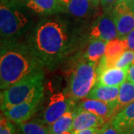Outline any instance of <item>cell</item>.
<instances>
[{
  "label": "cell",
  "mask_w": 134,
  "mask_h": 134,
  "mask_svg": "<svg viewBox=\"0 0 134 134\" xmlns=\"http://www.w3.org/2000/svg\"><path fill=\"white\" fill-rule=\"evenodd\" d=\"M125 40L127 45V48L130 50H134V30L128 34V36Z\"/></svg>",
  "instance_id": "d4e9b609"
},
{
  "label": "cell",
  "mask_w": 134,
  "mask_h": 134,
  "mask_svg": "<svg viewBox=\"0 0 134 134\" xmlns=\"http://www.w3.org/2000/svg\"><path fill=\"white\" fill-rule=\"evenodd\" d=\"M119 94V86H109L97 83L86 98L105 101L110 104H115Z\"/></svg>",
  "instance_id": "5bb4252c"
},
{
  "label": "cell",
  "mask_w": 134,
  "mask_h": 134,
  "mask_svg": "<svg viewBox=\"0 0 134 134\" xmlns=\"http://www.w3.org/2000/svg\"><path fill=\"white\" fill-rule=\"evenodd\" d=\"M127 48L126 40L116 38L107 44L105 58L109 66H114V64L120 56Z\"/></svg>",
  "instance_id": "e0dca14e"
},
{
  "label": "cell",
  "mask_w": 134,
  "mask_h": 134,
  "mask_svg": "<svg viewBox=\"0 0 134 134\" xmlns=\"http://www.w3.org/2000/svg\"><path fill=\"white\" fill-rule=\"evenodd\" d=\"M97 81V63L83 60L77 65L70 77L68 95L75 100L86 98Z\"/></svg>",
  "instance_id": "277c9868"
},
{
  "label": "cell",
  "mask_w": 134,
  "mask_h": 134,
  "mask_svg": "<svg viewBox=\"0 0 134 134\" xmlns=\"http://www.w3.org/2000/svg\"><path fill=\"white\" fill-rule=\"evenodd\" d=\"M0 134H18L13 122L5 115H2L0 121Z\"/></svg>",
  "instance_id": "7402d4cb"
},
{
  "label": "cell",
  "mask_w": 134,
  "mask_h": 134,
  "mask_svg": "<svg viewBox=\"0 0 134 134\" xmlns=\"http://www.w3.org/2000/svg\"><path fill=\"white\" fill-rule=\"evenodd\" d=\"M74 100L68 94L59 92L49 98V102L43 113V121L50 125L69 110H74Z\"/></svg>",
  "instance_id": "8992f818"
},
{
  "label": "cell",
  "mask_w": 134,
  "mask_h": 134,
  "mask_svg": "<svg viewBox=\"0 0 134 134\" xmlns=\"http://www.w3.org/2000/svg\"><path fill=\"white\" fill-rule=\"evenodd\" d=\"M115 107V104H110L100 100L86 98V100L81 102L77 107L91 112L96 115L104 118V119H107L114 115Z\"/></svg>",
  "instance_id": "7c38bea8"
},
{
  "label": "cell",
  "mask_w": 134,
  "mask_h": 134,
  "mask_svg": "<svg viewBox=\"0 0 134 134\" xmlns=\"http://www.w3.org/2000/svg\"><path fill=\"white\" fill-rule=\"evenodd\" d=\"M76 134H100V128H89L79 131Z\"/></svg>",
  "instance_id": "484cf974"
},
{
  "label": "cell",
  "mask_w": 134,
  "mask_h": 134,
  "mask_svg": "<svg viewBox=\"0 0 134 134\" xmlns=\"http://www.w3.org/2000/svg\"><path fill=\"white\" fill-rule=\"evenodd\" d=\"M29 23L27 16L6 0H1L0 31L3 40H14Z\"/></svg>",
  "instance_id": "5b68a950"
},
{
  "label": "cell",
  "mask_w": 134,
  "mask_h": 134,
  "mask_svg": "<svg viewBox=\"0 0 134 134\" xmlns=\"http://www.w3.org/2000/svg\"><path fill=\"white\" fill-rule=\"evenodd\" d=\"M108 42L99 39H92L86 49L84 58L91 62H99L101 58L105 55L107 44Z\"/></svg>",
  "instance_id": "d6986e66"
},
{
  "label": "cell",
  "mask_w": 134,
  "mask_h": 134,
  "mask_svg": "<svg viewBox=\"0 0 134 134\" xmlns=\"http://www.w3.org/2000/svg\"><path fill=\"white\" fill-rule=\"evenodd\" d=\"M75 116L71 133L76 134L79 131L89 128H100L104 125L105 119L91 112L75 107Z\"/></svg>",
  "instance_id": "9c48e42d"
},
{
  "label": "cell",
  "mask_w": 134,
  "mask_h": 134,
  "mask_svg": "<svg viewBox=\"0 0 134 134\" xmlns=\"http://www.w3.org/2000/svg\"><path fill=\"white\" fill-rule=\"evenodd\" d=\"M92 39H99L106 42H110L118 38V31L112 10H107L96 19L92 27Z\"/></svg>",
  "instance_id": "52a82bcc"
},
{
  "label": "cell",
  "mask_w": 134,
  "mask_h": 134,
  "mask_svg": "<svg viewBox=\"0 0 134 134\" xmlns=\"http://www.w3.org/2000/svg\"><path fill=\"white\" fill-rule=\"evenodd\" d=\"M90 2H91L94 5V6L96 7V6H97V5H98L99 3L100 2V0H90Z\"/></svg>",
  "instance_id": "83f0119b"
},
{
  "label": "cell",
  "mask_w": 134,
  "mask_h": 134,
  "mask_svg": "<svg viewBox=\"0 0 134 134\" xmlns=\"http://www.w3.org/2000/svg\"><path fill=\"white\" fill-rule=\"evenodd\" d=\"M134 62V50H127L116 60L114 66L124 69L129 67Z\"/></svg>",
  "instance_id": "44dd1931"
},
{
  "label": "cell",
  "mask_w": 134,
  "mask_h": 134,
  "mask_svg": "<svg viewBox=\"0 0 134 134\" xmlns=\"http://www.w3.org/2000/svg\"><path fill=\"white\" fill-rule=\"evenodd\" d=\"M110 122L121 133H129L134 129V101L113 115Z\"/></svg>",
  "instance_id": "30bf717a"
},
{
  "label": "cell",
  "mask_w": 134,
  "mask_h": 134,
  "mask_svg": "<svg viewBox=\"0 0 134 134\" xmlns=\"http://www.w3.org/2000/svg\"><path fill=\"white\" fill-rule=\"evenodd\" d=\"M40 120H31L18 125V134H49L48 125Z\"/></svg>",
  "instance_id": "ffe728a7"
},
{
  "label": "cell",
  "mask_w": 134,
  "mask_h": 134,
  "mask_svg": "<svg viewBox=\"0 0 134 134\" xmlns=\"http://www.w3.org/2000/svg\"><path fill=\"white\" fill-rule=\"evenodd\" d=\"M100 134H123L111 125V123H107L100 127Z\"/></svg>",
  "instance_id": "603a6c76"
},
{
  "label": "cell",
  "mask_w": 134,
  "mask_h": 134,
  "mask_svg": "<svg viewBox=\"0 0 134 134\" xmlns=\"http://www.w3.org/2000/svg\"><path fill=\"white\" fill-rule=\"evenodd\" d=\"M43 65L31 47L14 40H2L0 54V87L3 90Z\"/></svg>",
  "instance_id": "7a4b0ae2"
},
{
  "label": "cell",
  "mask_w": 134,
  "mask_h": 134,
  "mask_svg": "<svg viewBox=\"0 0 134 134\" xmlns=\"http://www.w3.org/2000/svg\"><path fill=\"white\" fill-rule=\"evenodd\" d=\"M118 2L119 0H100V4L104 7L105 11H107L113 9Z\"/></svg>",
  "instance_id": "cb8c5ba5"
},
{
  "label": "cell",
  "mask_w": 134,
  "mask_h": 134,
  "mask_svg": "<svg viewBox=\"0 0 134 134\" xmlns=\"http://www.w3.org/2000/svg\"><path fill=\"white\" fill-rule=\"evenodd\" d=\"M25 2L29 8L40 15L54 14L65 9L60 0H25Z\"/></svg>",
  "instance_id": "4fadbf2b"
},
{
  "label": "cell",
  "mask_w": 134,
  "mask_h": 134,
  "mask_svg": "<svg viewBox=\"0 0 134 134\" xmlns=\"http://www.w3.org/2000/svg\"><path fill=\"white\" fill-rule=\"evenodd\" d=\"M128 134H134V129L132 130H131V131H130V132Z\"/></svg>",
  "instance_id": "f1b7e54d"
},
{
  "label": "cell",
  "mask_w": 134,
  "mask_h": 134,
  "mask_svg": "<svg viewBox=\"0 0 134 134\" xmlns=\"http://www.w3.org/2000/svg\"><path fill=\"white\" fill-rule=\"evenodd\" d=\"M74 110L68 111L55 121L48 125V133L72 134L71 130H72L73 120L75 116Z\"/></svg>",
  "instance_id": "2e32d148"
},
{
  "label": "cell",
  "mask_w": 134,
  "mask_h": 134,
  "mask_svg": "<svg viewBox=\"0 0 134 134\" xmlns=\"http://www.w3.org/2000/svg\"><path fill=\"white\" fill-rule=\"evenodd\" d=\"M133 101L134 84L129 81H126L119 87V94L116 101L115 114Z\"/></svg>",
  "instance_id": "ac0fdd59"
},
{
  "label": "cell",
  "mask_w": 134,
  "mask_h": 134,
  "mask_svg": "<svg viewBox=\"0 0 134 134\" xmlns=\"http://www.w3.org/2000/svg\"><path fill=\"white\" fill-rule=\"evenodd\" d=\"M41 99L42 97L35 98L25 101L23 103L13 106L2 111V113L4 115L10 120L13 123L19 125L29 121L33 115H34Z\"/></svg>",
  "instance_id": "ba28073f"
},
{
  "label": "cell",
  "mask_w": 134,
  "mask_h": 134,
  "mask_svg": "<svg viewBox=\"0 0 134 134\" xmlns=\"http://www.w3.org/2000/svg\"><path fill=\"white\" fill-rule=\"evenodd\" d=\"M118 31V38L125 40L134 30V10H127L113 14Z\"/></svg>",
  "instance_id": "9a60e30c"
},
{
  "label": "cell",
  "mask_w": 134,
  "mask_h": 134,
  "mask_svg": "<svg viewBox=\"0 0 134 134\" xmlns=\"http://www.w3.org/2000/svg\"><path fill=\"white\" fill-rule=\"evenodd\" d=\"M127 79L134 84V64H131L128 68Z\"/></svg>",
  "instance_id": "4316f807"
},
{
  "label": "cell",
  "mask_w": 134,
  "mask_h": 134,
  "mask_svg": "<svg viewBox=\"0 0 134 134\" xmlns=\"http://www.w3.org/2000/svg\"><path fill=\"white\" fill-rule=\"evenodd\" d=\"M44 74L41 69L31 72L1 92L2 112L35 98L43 97Z\"/></svg>",
  "instance_id": "3957f363"
},
{
  "label": "cell",
  "mask_w": 134,
  "mask_h": 134,
  "mask_svg": "<svg viewBox=\"0 0 134 134\" xmlns=\"http://www.w3.org/2000/svg\"><path fill=\"white\" fill-rule=\"evenodd\" d=\"M29 45L43 66H52L62 59L69 48L66 25L57 19L41 21L34 30Z\"/></svg>",
  "instance_id": "6da1fadb"
},
{
  "label": "cell",
  "mask_w": 134,
  "mask_h": 134,
  "mask_svg": "<svg viewBox=\"0 0 134 134\" xmlns=\"http://www.w3.org/2000/svg\"><path fill=\"white\" fill-rule=\"evenodd\" d=\"M128 68L121 69L115 66L106 67L98 75L97 83L109 86H119L127 77Z\"/></svg>",
  "instance_id": "8fae6325"
}]
</instances>
